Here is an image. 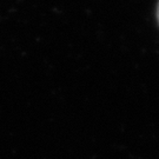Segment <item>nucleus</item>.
<instances>
[{
  "label": "nucleus",
  "mask_w": 159,
  "mask_h": 159,
  "mask_svg": "<svg viewBox=\"0 0 159 159\" xmlns=\"http://www.w3.org/2000/svg\"><path fill=\"white\" fill-rule=\"evenodd\" d=\"M156 17H157V21H158V25H159V1H158V5H157V12H156Z\"/></svg>",
  "instance_id": "1"
}]
</instances>
